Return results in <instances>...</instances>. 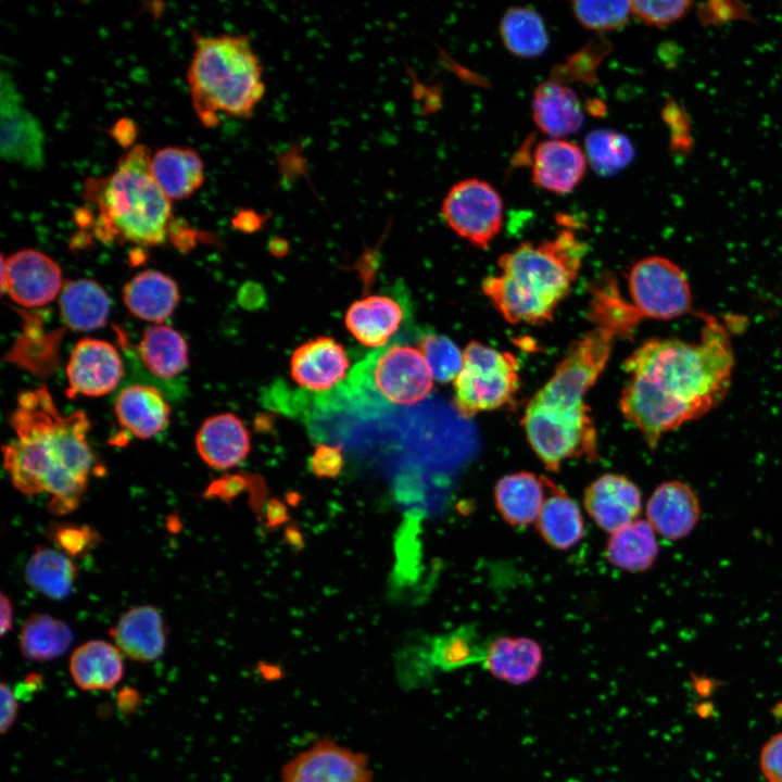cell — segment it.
<instances>
[{"instance_id": "6da1fadb", "label": "cell", "mask_w": 782, "mask_h": 782, "mask_svg": "<svg viewBox=\"0 0 782 782\" xmlns=\"http://www.w3.org/2000/svg\"><path fill=\"white\" fill-rule=\"evenodd\" d=\"M702 316L698 341L649 339L623 364L629 378L620 408L651 449L663 434L714 408L729 390L734 366L729 333L716 318Z\"/></svg>"}, {"instance_id": "7a4b0ae2", "label": "cell", "mask_w": 782, "mask_h": 782, "mask_svg": "<svg viewBox=\"0 0 782 782\" xmlns=\"http://www.w3.org/2000/svg\"><path fill=\"white\" fill-rule=\"evenodd\" d=\"M9 421L15 440L2 451L12 484L28 496L48 494L53 514L74 510L94 467L87 414H62L40 386L18 394Z\"/></svg>"}, {"instance_id": "3957f363", "label": "cell", "mask_w": 782, "mask_h": 782, "mask_svg": "<svg viewBox=\"0 0 782 782\" xmlns=\"http://www.w3.org/2000/svg\"><path fill=\"white\" fill-rule=\"evenodd\" d=\"M586 250L569 229L538 244L524 242L499 258L501 273L484 278L482 290L508 323L545 324L569 292Z\"/></svg>"}, {"instance_id": "277c9868", "label": "cell", "mask_w": 782, "mask_h": 782, "mask_svg": "<svg viewBox=\"0 0 782 782\" xmlns=\"http://www.w3.org/2000/svg\"><path fill=\"white\" fill-rule=\"evenodd\" d=\"M149 147L131 146L106 176L89 178L84 198L97 209L94 229L104 241L157 245L166 240L171 200L151 172Z\"/></svg>"}, {"instance_id": "5b68a950", "label": "cell", "mask_w": 782, "mask_h": 782, "mask_svg": "<svg viewBox=\"0 0 782 782\" xmlns=\"http://www.w3.org/2000/svg\"><path fill=\"white\" fill-rule=\"evenodd\" d=\"M187 71L193 110L206 127L219 115L252 116L265 93L262 63L245 35L194 36Z\"/></svg>"}, {"instance_id": "8992f818", "label": "cell", "mask_w": 782, "mask_h": 782, "mask_svg": "<svg viewBox=\"0 0 782 782\" xmlns=\"http://www.w3.org/2000/svg\"><path fill=\"white\" fill-rule=\"evenodd\" d=\"M351 388L376 405H414L427 398L433 378L418 348L394 344L380 349L358 364Z\"/></svg>"}, {"instance_id": "52a82bcc", "label": "cell", "mask_w": 782, "mask_h": 782, "mask_svg": "<svg viewBox=\"0 0 782 782\" xmlns=\"http://www.w3.org/2000/svg\"><path fill=\"white\" fill-rule=\"evenodd\" d=\"M528 442L550 471L563 462L597 459V438L590 408L560 409L529 402L521 420Z\"/></svg>"}, {"instance_id": "ba28073f", "label": "cell", "mask_w": 782, "mask_h": 782, "mask_svg": "<svg viewBox=\"0 0 782 782\" xmlns=\"http://www.w3.org/2000/svg\"><path fill=\"white\" fill-rule=\"evenodd\" d=\"M518 362L477 341L463 352V367L454 380V406L465 418L496 409L509 402L518 390Z\"/></svg>"}, {"instance_id": "9c48e42d", "label": "cell", "mask_w": 782, "mask_h": 782, "mask_svg": "<svg viewBox=\"0 0 782 782\" xmlns=\"http://www.w3.org/2000/svg\"><path fill=\"white\" fill-rule=\"evenodd\" d=\"M614 337L608 330L595 327L575 341L530 402L560 409L586 407L584 396L607 364Z\"/></svg>"}, {"instance_id": "30bf717a", "label": "cell", "mask_w": 782, "mask_h": 782, "mask_svg": "<svg viewBox=\"0 0 782 782\" xmlns=\"http://www.w3.org/2000/svg\"><path fill=\"white\" fill-rule=\"evenodd\" d=\"M631 303L643 317L672 319L688 313L692 293L685 274L668 258L636 262L628 277Z\"/></svg>"}, {"instance_id": "8fae6325", "label": "cell", "mask_w": 782, "mask_h": 782, "mask_svg": "<svg viewBox=\"0 0 782 782\" xmlns=\"http://www.w3.org/2000/svg\"><path fill=\"white\" fill-rule=\"evenodd\" d=\"M503 201L485 180L468 178L452 186L442 201L447 226L477 248L487 249L503 224Z\"/></svg>"}, {"instance_id": "7c38bea8", "label": "cell", "mask_w": 782, "mask_h": 782, "mask_svg": "<svg viewBox=\"0 0 782 782\" xmlns=\"http://www.w3.org/2000/svg\"><path fill=\"white\" fill-rule=\"evenodd\" d=\"M0 154L3 160L38 169L45 163V134L39 121L23 104L11 75L0 79Z\"/></svg>"}, {"instance_id": "4fadbf2b", "label": "cell", "mask_w": 782, "mask_h": 782, "mask_svg": "<svg viewBox=\"0 0 782 782\" xmlns=\"http://www.w3.org/2000/svg\"><path fill=\"white\" fill-rule=\"evenodd\" d=\"M282 782H373L367 756L331 739L315 742L281 770Z\"/></svg>"}, {"instance_id": "5bb4252c", "label": "cell", "mask_w": 782, "mask_h": 782, "mask_svg": "<svg viewBox=\"0 0 782 782\" xmlns=\"http://www.w3.org/2000/svg\"><path fill=\"white\" fill-rule=\"evenodd\" d=\"M1 291L24 307H39L54 300L63 288L61 267L49 255L24 249L1 256Z\"/></svg>"}, {"instance_id": "9a60e30c", "label": "cell", "mask_w": 782, "mask_h": 782, "mask_svg": "<svg viewBox=\"0 0 782 782\" xmlns=\"http://www.w3.org/2000/svg\"><path fill=\"white\" fill-rule=\"evenodd\" d=\"M123 373L119 353L111 343L83 339L73 349L66 366L67 395H105L118 386Z\"/></svg>"}, {"instance_id": "2e32d148", "label": "cell", "mask_w": 782, "mask_h": 782, "mask_svg": "<svg viewBox=\"0 0 782 782\" xmlns=\"http://www.w3.org/2000/svg\"><path fill=\"white\" fill-rule=\"evenodd\" d=\"M646 520L667 541H679L696 528L702 508L694 489L681 480L661 482L646 502Z\"/></svg>"}, {"instance_id": "e0dca14e", "label": "cell", "mask_w": 782, "mask_h": 782, "mask_svg": "<svg viewBox=\"0 0 782 782\" xmlns=\"http://www.w3.org/2000/svg\"><path fill=\"white\" fill-rule=\"evenodd\" d=\"M583 502L595 524L611 533L638 519L642 494L639 487L626 476L605 474L589 484Z\"/></svg>"}, {"instance_id": "ac0fdd59", "label": "cell", "mask_w": 782, "mask_h": 782, "mask_svg": "<svg viewBox=\"0 0 782 782\" xmlns=\"http://www.w3.org/2000/svg\"><path fill=\"white\" fill-rule=\"evenodd\" d=\"M349 358L343 345L318 337L298 346L290 360L294 382L311 391H329L346 376Z\"/></svg>"}, {"instance_id": "d6986e66", "label": "cell", "mask_w": 782, "mask_h": 782, "mask_svg": "<svg viewBox=\"0 0 782 782\" xmlns=\"http://www.w3.org/2000/svg\"><path fill=\"white\" fill-rule=\"evenodd\" d=\"M586 164L585 153L578 144L562 138L543 140L532 154V181L543 190L566 194L580 184Z\"/></svg>"}, {"instance_id": "ffe728a7", "label": "cell", "mask_w": 782, "mask_h": 782, "mask_svg": "<svg viewBox=\"0 0 782 782\" xmlns=\"http://www.w3.org/2000/svg\"><path fill=\"white\" fill-rule=\"evenodd\" d=\"M543 660V649L535 640L499 636L483 647L481 663L496 680L520 686L539 676Z\"/></svg>"}, {"instance_id": "44dd1931", "label": "cell", "mask_w": 782, "mask_h": 782, "mask_svg": "<svg viewBox=\"0 0 782 782\" xmlns=\"http://www.w3.org/2000/svg\"><path fill=\"white\" fill-rule=\"evenodd\" d=\"M195 447L202 461L210 467L229 469L249 455L250 433L235 414H218L202 422L195 436Z\"/></svg>"}, {"instance_id": "7402d4cb", "label": "cell", "mask_w": 782, "mask_h": 782, "mask_svg": "<svg viewBox=\"0 0 782 782\" xmlns=\"http://www.w3.org/2000/svg\"><path fill=\"white\" fill-rule=\"evenodd\" d=\"M117 648L139 663L159 659L166 646L165 627L159 610L150 605L130 608L111 630Z\"/></svg>"}, {"instance_id": "603a6c76", "label": "cell", "mask_w": 782, "mask_h": 782, "mask_svg": "<svg viewBox=\"0 0 782 782\" xmlns=\"http://www.w3.org/2000/svg\"><path fill=\"white\" fill-rule=\"evenodd\" d=\"M114 412L119 425L139 439H150L163 431L171 414L162 393L155 387L140 383L119 391Z\"/></svg>"}, {"instance_id": "cb8c5ba5", "label": "cell", "mask_w": 782, "mask_h": 782, "mask_svg": "<svg viewBox=\"0 0 782 782\" xmlns=\"http://www.w3.org/2000/svg\"><path fill=\"white\" fill-rule=\"evenodd\" d=\"M531 110L535 125L552 138L575 134L583 125L581 102L572 88L562 81L540 84L533 92Z\"/></svg>"}, {"instance_id": "d4e9b609", "label": "cell", "mask_w": 782, "mask_h": 782, "mask_svg": "<svg viewBox=\"0 0 782 782\" xmlns=\"http://www.w3.org/2000/svg\"><path fill=\"white\" fill-rule=\"evenodd\" d=\"M551 481L529 471L508 474L494 488L495 507L513 527H526L537 521Z\"/></svg>"}, {"instance_id": "484cf974", "label": "cell", "mask_w": 782, "mask_h": 782, "mask_svg": "<svg viewBox=\"0 0 782 782\" xmlns=\"http://www.w3.org/2000/svg\"><path fill=\"white\" fill-rule=\"evenodd\" d=\"M70 674L81 691H111L124 676L122 652L103 640L83 643L71 655Z\"/></svg>"}, {"instance_id": "4316f807", "label": "cell", "mask_w": 782, "mask_h": 782, "mask_svg": "<svg viewBox=\"0 0 782 782\" xmlns=\"http://www.w3.org/2000/svg\"><path fill=\"white\" fill-rule=\"evenodd\" d=\"M151 172L165 195L172 200L191 197L204 182V164L190 147L166 146L151 155Z\"/></svg>"}, {"instance_id": "83f0119b", "label": "cell", "mask_w": 782, "mask_h": 782, "mask_svg": "<svg viewBox=\"0 0 782 782\" xmlns=\"http://www.w3.org/2000/svg\"><path fill=\"white\" fill-rule=\"evenodd\" d=\"M401 305L387 295H368L353 302L344 317L353 337L369 348H381L400 329Z\"/></svg>"}, {"instance_id": "f1b7e54d", "label": "cell", "mask_w": 782, "mask_h": 782, "mask_svg": "<svg viewBox=\"0 0 782 782\" xmlns=\"http://www.w3.org/2000/svg\"><path fill=\"white\" fill-rule=\"evenodd\" d=\"M123 301L136 317L162 323L175 311L179 291L171 277L150 269L137 274L125 285Z\"/></svg>"}, {"instance_id": "f546056e", "label": "cell", "mask_w": 782, "mask_h": 782, "mask_svg": "<svg viewBox=\"0 0 782 782\" xmlns=\"http://www.w3.org/2000/svg\"><path fill=\"white\" fill-rule=\"evenodd\" d=\"M535 525L542 539L559 551L573 547L584 535V521L579 505L553 482Z\"/></svg>"}, {"instance_id": "4dcf8cb0", "label": "cell", "mask_w": 782, "mask_h": 782, "mask_svg": "<svg viewBox=\"0 0 782 782\" xmlns=\"http://www.w3.org/2000/svg\"><path fill=\"white\" fill-rule=\"evenodd\" d=\"M59 302L63 323L76 331L101 328L106 323L111 308L106 292L91 279L65 282Z\"/></svg>"}, {"instance_id": "1f68e13d", "label": "cell", "mask_w": 782, "mask_h": 782, "mask_svg": "<svg viewBox=\"0 0 782 782\" xmlns=\"http://www.w3.org/2000/svg\"><path fill=\"white\" fill-rule=\"evenodd\" d=\"M657 533L646 519L634 521L610 533L605 548L608 562L629 572L651 568L659 552Z\"/></svg>"}, {"instance_id": "d6a6232c", "label": "cell", "mask_w": 782, "mask_h": 782, "mask_svg": "<svg viewBox=\"0 0 782 782\" xmlns=\"http://www.w3.org/2000/svg\"><path fill=\"white\" fill-rule=\"evenodd\" d=\"M140 361L159 379H172L188 366V345L185 338L166 325L149 327L138 345Z\"/></svg>"}, {"instance_id": "836d02e7", "label": "cell", "mask_w": 782, "mask_h": 782, "mask_svg": "<svg viewBox=\"0 0 782 782\" xmlns=\"http://www.w3.org/2000/svg\"><path fill=\"white\" fill-rule=\"evenodd\" d=\"M67 623L47 614H33L23 623L20 648L31 661H48L63 655L73 642Z\"/></svg>"}, {"instance_id": "e575fe53", "label": "cell", "mask_w": 782, "mask_h": 782, "mask_svg": "<svg viewBox=\"0 0 782 782\" xmlns=\"http://www.w3.org/2000/svg\"><path fill=\"white\" fill-rule=\"evenodd\" d=\"M77 577L74 563L63 553L39 546L25 568L27 583L37 592L53 598L66 597Z\"/></svg>"}, {"instance_id": "d590c367", "label": "cell", "mask_w": 782, "mask_h": 782, "mask_svg": "<svg viewBox=\"0 0 782 782\" xmlns=\"http://www.w3.org/2000/svg\"><path fill=\"white\" fill-rule=\"evenodd\" d=\"M500 35L506 49L520 58H534L548 46L542 17L531 8L508 9L500 22Z\"/></svg>"}, {"instance_id": "8d00e7d4", "label": "cell", "mask_w": 782, "mask_h": 782, "mask_svg": "<svg viewBox=\"0 0 782 782\" xmlns=\"http://www.w3.org/2000/svg\"><path fill=\"white\" fill-rule=\"evenodd\" d=\"M590 317L596 327L610 331L614 336L626 338L630 336L644 318L630 302L628 303L619 293L615 281L606 278L592 289Z\"/></svg>"}, {"instance_id": "74e56055", "label": "cell", "mask_w": 782, "mask_h": 782, "mask_svg": "<svg viewBox=\"0 0 782 782\" xmlns=\"http://www.w3.org/2000/svg\"><path fill=\"white\" fill-rule=\"evenodd\" d=\"M584 153L593 168L602 175L620 171L634 155L630 141L623 135L606 129L588 134Z\"/></svg>"}, {"instance_id": "f35d334b", "label": "cell", "mask_w": 782, "mask_h": 782, "mask_svg": "<svg viewBox=\"0 0 782 782\" xmlns=\"http://www.w3.org/2000/svg\"><path fill=\"white\" fill-rule=\"evenodd\" d=\"M483 648L472 640L469 631L458 629L433 639L429 661L441 670L458 669L482 660Z\"/></svg>"}, {"instance_id": "ab89813d", "label": "cell", "mask_w": 782, "mask_h": 782, "mask_svg": "<svg viewBox=\"0 0 782 782\" xmlns=\"http://www.w3.org/2000/svg\"><path fill=\"white\" fill-rule=\"evenodd\" d=\"M418 350L434 380H455L463 367V352L451 339L443 335L425 332L418 338Z\"/></svg>"}, {"instance_id": "60d3db41", "label": "cell", "mask_w": 782, "mask_h": 782, "mask_svg": "<svg viewBox=\"0 0 782 782\" xmlns=\"http://www.w3.org/2000/svg\"><path fill=\"white\" fill-rule=\"evenodd\" d=\"M576 18L588 29L605 31L623 26L631 12V1H572Z\"/></svg>"}, {"instance_id": "b9f144b4", "label": "cell", "mask_w": 782, "mask_h": 782, "mask_svg": "<svg viewBox=\"0 0 782 782\" xmlns=\"http://www.w3.org/2000/svg\"><path fill=\"white\" fill-rule=\"evenodd\" d=\"M690 1H631V12L652 26H667L681 18L691 7Z\"/></svg>"}, {"instance_id": "7bdbcfd3", "label": "cell", "mask_w": 782, "mask_h": 782, "mask_svg": "<svg viewBox=\"0 0 782 782\" xmlns=\"http://www.w3.org/2000/svg\"><path fill=\"white\" fill-rule=\"evenodd\" d=\"M312 474L317 478L338 477L344 465L341 445L318 444L308 462Z\"/></svg>"}, {"instance_id": "ee69618b", "label": "cell", "mask_w": 782, "mask_h": 782, "mask_svg": "<svg viewBox=\"0 0 782 782\" xmlns=\"http://www.w3.org/2000/svg\"><path fill=\"white\" fill-rule=\"evenodd\" d=\"M759 768L767 782H782V731L772 735L761 747Z\"/></svg>"}, {"instance_id": "f6af8a7d", "label": "cell", "mask_w": 782, "mask_h": 782, "mask_svg": "<svg viewBox=\"0 0 782 782\" xmlns=\"http://www.w3.org/2000/svg\"><path fill=\"white\" fill-rule=\"evenodd\" d=\"M96 534L88 528L73 526L60 527L55 531V542L71 555H76L87 550Z\"/></svg>"}, {"instance_id": "bcb514c9", "label": "cell", "mask_w": 782, "mask_h": 782, "mask_svg": "<svg viewBox=\"0 0 782 782\" xmlns=\"http://www.w3.org/2000/svg\"><path fill=\"white\" fill-rule=\"evenodd\" d=\"M257 476H248L243 474L228 475L215 481L210 488V493L223 500L229 501L238 496L242 491L253 490Z\"/></svg>"}, {"instance_id": "7dc6e473", "label": "cell", "mask_w": 782, "mask_h": 782, "mask_svg": "<svg viewBox=\"0 0 782 782\" xmlns=\"http://www.w3.org/2000/svg\"><path fill=\"white\" fill-rule=\"evenodd\" d=\"M701 18L709 23H722L731 18L745 16L744 8L732 2H709L699 10Z\"/></svg>"}, {"instance_id": "c3c4849f", "label": "cell", "mask_w": 782, "mask_h": 782, "mask_svg": "<svg viewBox=\"0 0 782 782\" xmlns=\"http://www.w3.org/2000/svg\"><path fill=\"white\" fill-rule=\"evenodd\" d=\"M0 732L1 734H5L10 731L16 720L18 711V701L15 692L11 689L10 685L4 682H2L0 685Z\"/></svg>"}, {"instance_id": "681fc988", "label": "cell", "mask_w": 782, "mask_h": 782, "mask_svg": "<svg viewBox=\"0 0 782 782\" xmlns=\"http://www.w3.org/2000/svg\"><path fill=\"white\" fill-rule=\"evenodd\" d=\"M261 514L264 526L269 530H274L291 519L287 505L275 497L266 502Z\"/></svg>"}, {"instance_id": "f907efd6", "label": "cell", "mask_w": 782, "mask_h": 782, "mask_svg": "<svg viewBox=\"0 0 782 782\" xmlns=\"http://www.w3.org/2000/svg\"><path fill=\"white\" fill-rule=\"evenodd\" d=\"M135 135L136 129L134 127V124L128 119H122L113 127V136L123 146H128L129 143H131Z\"/></svg>"}, {"instance_id": "816d5d0a", "label": "cell", "mask_w": 782, "mask_h": 782, "mask_svg": "<svg viewBox=\"0 0 782 782\" xmlns=\"http://www.w3.org/2000/svg\"><path fill=\"white\" fill-rule=\"evenodd\" d=\"M282 538L286 544L294 552H299L304 547L303 534L299 527L294 524H290L285 528Z\"/></svg>"}, {"instance_id": "f5cc1de1", "label": "cell", "mask_w": 782, "mask_h": 782, "mask_svg": "<svg viewBox=\"0 0 782 782\" xmlns=\"http://www.w3.org/2000/svg\"><path fill=\"white\" fill-rule=\"evenodd\" d=\"M0 615L1 635H4L12 628L13 606L11 600L3 593L1 594L0 600Z\"/></svg>"}]
</instances>
